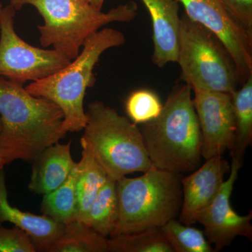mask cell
<instances>
[{"mask_svg":"<svg viewBox=\"0 0 252 252\" xmlns=\"http://www.w3.org/2000/svg\"><path fill=\"white\" fill-rule=\"evenodd\" d=\"M0 168L32 162L64 138V114L54 102L34 97L23 85L0 77Z\"/></svg>","mask_w":252,"mask_h":252,"instance_id":"cell-1","label":"cell"},{"mask_svg":"<svg viewBox=\"0 0 252 252\" xmlns=\"http://www.w3.org/2000/svg\"><path fill=\"white\" fill-rule=\"evenodd\" d=\"M187 84L175 86L158 117L140 127L146 151L154 167L185 174L200 165L202 135Z\"/></svg>","mask_w":252,"mask_h":252,"instance_id":"cell-2","label":"cell"},{"mask_svg":"<svg viewBox=\"0 0 252 252\" xmlns=\"http://www.w3.org/2000/svg\"><path fill=\"white\" fill-rule=\"evenodd\" d=\"M17 11L26 5L34 6L44 18L38 26L39 43L52 46L67 59L74 60L91 34L113 22H130L137 16L133 1L112 8L107 12L96 9L88 0H10Z\"/></svg>","mask_w":252,"mask_h":252,"instance_id":"cell-3","label":"cell"},{"mask_svg":"<svg viewBox=\"0 0 252 252\" xmlns=\"http://www.w3.org/2000/svg\"><path fill=\"white\" fill-rule=\"evenodd\" d=\"M125 42L122 32L102 28L86 39L82 51L68 65L49 77L33 81L26 89L34 97L49 99L62 110L64 132L83 130L87 123L84 99L88 88L95 80L94 66L104 51Z\"/></svg>","mask_w":252,"mask_h":252,"instance_id":"cell-4","label":"cell"},{"mask_svg":"<svg viewBox=\"0 0 252 252\" xmlns=\"http://www.w3.org/2000/svg\"><path fill=\"white\" fill-rule=\"evenodd\" d=\"M143 173L117 181L119 216L109 237L161 228L180 215L182 175L154 166Z\"/></svg>","mask_w":252,"mask_h":252,"instance_id":"cell-5","label":"cell"},{"mask_svg":"<svg viewBox=\"0 0 252 252\" xmlns=\"http://www.w3.org/2000/svg\"><path fill=\"white\" fill-rule=\"evenodd\" d=\"M86 114L87 123L81 139L107 177L117 181L154 166L137 124L99 101L89 104Z\"/></svg>","mask_w":252,"mask_h":252,"instance_id":"cell-6","label":"cell"},{"mask_svg":"<svg viewBox=\"0 0 252 252\" xmlns=\"http://www.w3.org/2000/svg\"><path fill=\"white\" fill-rule=\"evenodd\" d=\"M177 63L181 79L191 89L232 94L238 90L234 61L223 43L207 28L184 13L181 16Z\"/></svg>","mask_w":252,"mask_h":252,"instance_id":"cell-7","label":"cell"},{"mask_svg":"<svg viewBox=\"0 0 252 252\" xmlns=\"http://www.w3.org/2000/svg\"><path fill=\"white\" fill-rule=\"evenodd\" d=\"M12 5L3 7L0 15V77L23 85L59 72L71 60L55 50H46L28 44L16 34Z\"/></svg>","mask_w":252,"mask_h":252,"instance_id":"cell-8","label":"cell"},{"mask_svg":"<svg viewBox=\"0 0 252 252\" xmlns=\"http://www.w3.org/2000/svg\"><path fill=\"white\" fill-rule=\"evenodd\" d=\"M186 14L213 32L234 61L239 83L252 76V34L227 12L220 0H177Z\"/></svg>","mask_w":252,"mask_h":252,"instance_id":"cell-9","label":"cell"},{"mask_svg":"<svg viewBox=\"0 0 252 252\" xmlns=\"http://www.w3.org/2000/svg\"><path fill=\"white\" fill-rule=\"evenodd\" d=\"M193 103L202 135V157L205 160L232 150L235 120L232 94L193 89Z\"/></svg>","mask_w":252,"mask_h":252,"instance_id":"cell-10","label":"cell"},{"mask_svg":"<svg viewBox=\"0 0 252 252\" xmlns=\"http://www.w3.org/2000/svg\"><path fill=\"white\" fill-rule=\"evenodd\" d=\"M243 164L232 158L228 180L223 182L212 203L200 212L197 218V222L205 228L204 233L207 240L211 245H215V252H220L225 247L230 246L238 236L252 240V210L248 215L241 216L232 208L230 202L239 170Z\"/></svg>","mask_w":252,"mask_h":252,"instance_id":"cell-11","label":"cell"},{"mask_svg":"<svg viewBox=\"0 0 252 252\" xmlns=\"http://www.w3.org/2000/svg\"><path fill=\"white\" fill-rule=\"evenodd\" d=\"M230 170L227 160L223 156L218 155L207 159L190 175L182 177L183 198L180 213L181 223L188 225L197 223L199 214L212 203Z\"/></svg>","mask_w":252,"mask_h":252,"instance_id":"cell-12","label":"cell"},{"mask_svg":"<svg viewBox=\"0 0 252 252\" xmlns=\"http://www.w3.org/2000/svg\"><path fill=\"white\" fill-rule=\"evenodd\" d=\"M148 10L153 28L152 61L158 67L177 63L181 27L177 0H141Z\"/></svg>","mask_w":252,"mask_h":252,"instance_id":"cell-13","label":"cell"},{"mask_svg":"<svg viewBox=\"0 0 252 252\" xmlns=\"http://www.w3.org/2000/svg\"><path fill=\"white\" fill-rule=\"evenodd\" d=\"M13 223L31 237L36 252H47L51 244L62 234L64 225L46 215L22 211L9 203L4 168H0V225Z\"/></svg>","mask_w":252,"mask_h":252,"instance_id":"cell-14","label":"cell"},{"mask_svg":"<svg viewBox=\"0 0 252 252\" xmlns=\"http://www.w3.org/2000/svg\"><path fill=\"white\" fill-rule=\"evenodd\" d=\"M71 144L59 142L46 147L32 161V169L28 189L45 195L59 188L67 180L76 163L71 154Z\"/></svg>","mask_w":252,"mask_h":252,"instance_id":"cell-15","label":"cell"},{"mask_svg":"<svg viewBox=\"0 0 252 252\" xmlns=\"http://www.w3.org/2000/svg\"><path fill=\"white\" fill-rule=\"evenodd\" d=\"M82 152L77 162L76 194L77 199V220L84 222L88 212L101 188L107 182V173L96 161L87 143L81 139Z\"/></svg>","mask_w":252,"mask_h":252,"instance_id":"cell-16","label":"cell"},{"mask_svg":"<svg viewBox=\"0 0 252 252\" xmlns=\"http://www.w3.org/2000/svg\"><path fill=\"white\" fill-rule=\"evenodd\" d=\"M107 240L84 222L75 220L64 225L47 252H107Z\"/></svg>","mask_w":252,"mask_h":252,"instance_id":"cell-17","label":"cell"},{"mask_svg":"<svg viewBox=\"0 0 252 252\" xmlns=\"http://www.w3.org/2000/svg\"><path fill=\"white\" fill-rule=\"evenodd\" d=\"M119 216L117 181L108 177L93 202L84 223L107 238L114 231Z\"/></svg>","mask_w":252,"mask_h":252,"instance_id":"cell-18","label":"cell"},{"mask_svg":"<svg viewBox=\"0 0 252 252\" xmlns=\"http://www.w3.org/2000/svg\"><path fill=\"white\" fill-rule=\"evenodd\" d=\"M235 120L232 158L243 163L245 151L252 142V76L232 95Z\"/></svg>","mask_w":252,"mask_h":252,"instance_id":"cell-19","label":"cell"},{"mask_svg":"<svg viewBox=\"0 0 252 252\" xmlns=\"http://www.w3.org/2000/svg\"><path fill=\"white\" fill-rule=\"evenodd\" d=\"M77 162L62 185L43 195L40 207L42 215L63 225L77 220Z\"/></svg>","mask_w":252,"mask_h":252,"instance_id":"cell-20","label":"cell"},{"mask_svg":"<svg viewBox=\"0 0 252 252\" xmlns=\"http://www.w3.org/2000/svg\"><path fill=\"white\" fill-rule=\"evenodd\" d=\"M107 243L109 252H174L160 228L115 235Z\"/></svg>","mask_w":252,"mask_h":252,"instance_id":"cell-21","label":"cell"},{"mask_svg":"<svg viewBox=\"0 0 252 252\" xmlns=\"http://www.w3.org/2000/svg\"><path fill=\"white\" fill-rule=\"evenodd\" d=\"M160 228L174 252H214L205 233L192 225L184 224L174 219Z\"/></svg>","mask_w":252,"mask_h":252,"instance_id":"cell-22","label":"cell"},{"mask_svg":"<svg viewBox=\"0 0 252 252\" xmlns=\"http://www.w3.org/2000/svg\"><path fill=\"white\" fill-rule=\"evenodd\" d=\"M162 109L158 96L153 91L145 89L134 91L126 102V113L135 124L151 122L158 117Z\"/></svg>","mask_w":252,"mask_h":252,"instance_id":"cell-23","label":"cell"},{"mask_svg":"<svg viewBox=\"0 0 252 252\" xmlns=\"http://www.w3.org/2000/svg\"><path fill=\"white\" fill-rule=\"evenodd\" d=\"M35 246L26 232L14 226L0 225V252H36Z\"/></svg>","mask_w":252,"mask_h":252,"instance_id":"cell-24","label":"cell"},{"mask_svg":"<svg viewBox=\"0 0 252 252\" xmlns=\"http://www.w3.org/2000/svg\"><path fill=\"white\" fill-rule=\"evenodd\" d=\"M233 20L252 34V0H220Z\"/></svg>","mask_w":252,"mask_h":252,"instance_id":"cell-25","label":"cell"},{"mask_svg":"<svg viewBox=\"0 0 252 252\" xmlns=\"http://www.w3.org/2000/svg\"><path fill=\"white\" fill-rule=\"evenodd\" d=\"M96 9L101 10L103 6L104 0H88Z\"/></svg>","mask_w":252,"mask_h":252,"instance_id":"cell-26","label":"cell"},{"mask_svg":"<svg viewBox=\"0 0 252 252\" xmlns=\"http://www.w3.org/2000/svg\"><path fill=\"white\" fill-rule=\"evenodd\" d=\"M3 6L1 3H0V15H1V11H2Z\"/></svg>","mask_w":252,"mask_h":252,"instance_id":"cell-27","label":"cell"},{"mask_svg":"<svg viewBox=\"0 0 252 252\" xmlns=\"http://www.w3.org/2000/svg\"><path fill=\"white\" fill-rule=\"evenodd\" d=\"M0 129H1V120H0Z\"/></svg>","mask_w":252,"mask_h":252,"instance_id":"cell-28","label":"cell"}]
</instances>
